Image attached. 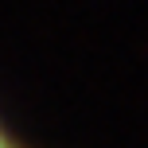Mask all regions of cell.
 Here are the masks:
<instances>
[{
	"label": "cell",
	"mask_w": 148,
	"mask_h": 148,
	"mask_svg": "<svg viewBox=\"0 0 148 148\" xmlns=\"http://www.w3.org/2000/svg\"><path fill=\"white\" fill-rule=\"evenodd\" d=\"M0 148H31V144L23 140V136L16 133L12 125H8V117H4V113H0Z\"/></svg>",
	"instance_id": "obj_1"
}]
</instances>
